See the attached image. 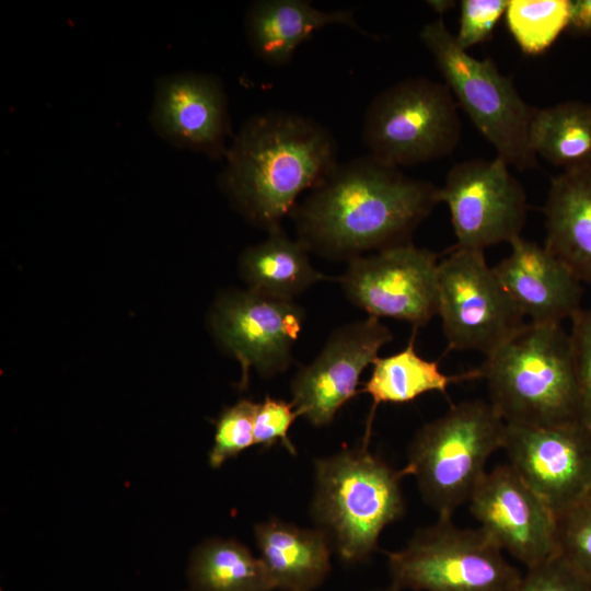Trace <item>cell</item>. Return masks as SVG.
I'll return each instance as SVG.
<instances>
[{
	"label": "cell",
	"instance_id": "obj_5",
	"mask_svg": "<svg viewBox=\"0 0 591 591\" xmlns=\"http://www.w3.org/2000/svg\"><path fill=\"white\" fill-rule=\"evenodd\" d=\"M505 428L489 402H460L417 431L402 471L415 477L422 499L439 517H452L468 502L488 459L502 448Z\"/></svg>",
	"mask_w": 591,
	"mask_h": 591
},
{
	"label": "cell",
	"instance_id": "obj_2",
	"mask_svg": "<svg viewBox=\"0 0 591 591\" xmlns=\"http://www.w3.org/2000/svg\"><path fill=\"white\" fill-rule=\"evenodd\" d=\"M337 153L333 134L313 118L257 113L233 136L218 186L250 224L269 233L336 166Z\"/></svg>",
	"mask_w": 591,
	"mask_h": 591
},
{
	"label": "cell",
	"instance_id": "obj_33",
	"mask_svg": "<svg viewBox=\"0 0 591 591\" xmlns=\"http://www.w3.org/2000/svg\"><path fill=\"white\" fill-rule=\"evenodd\" d=\"M428 4L438 13L442 14L454 5L453 1H428Z\"/></svg>",
	"mask_w": 591,
	"mask_h": 591
},
{
	"label": "cell",
	"instance_id": "obj_6",
	"mask_svg": "<svg viewBox=\"0 0 591 591\" xmlns=\"http://www.w3.org/2000/svg\"><path fill=\"white\" fill-rule=\"evenodd\" d=\"M419 37L457 105L497 157L521 172L537 167L529 140L536 108L520 96L511 79L490 58L479 60L462 49L442 16L425 24Z\"/></svg>",
	"mask_w": 591,
	"mask_h": 591
},
{
	"label": "cell",
	"instance_id": "obj_19",
	"mask_svg": "<svg viewBox=\"0 0 591 591\" xmlns=\"http://www.w3.org/2000/svg\"><path fill=\"white\" fill-rule=\"evenodd\" d=\"M543 213L544 246L591 286V167L553 177Z\"/></svg>",
	"mask_w": 591,
	"mask_h": 591
},
{
	"label": "cell",
	"instance_id": "obj_30",
	"mask_svg": "<svg viewBox=\"0 0 591 591\" xmlns=\"http://www.w3.org/2000/svg\"><path fill=\"white\" fill-rule=\"evenodd\" d=\"M509 0H463L459 32L454 35L457 45L468 48L491 37V34L506 13Z\"/></svg>",
	"mask_w": 591,
	"mask_h": 591
},
{
	"label": "cell",
	"instance_id": "obj_8",
	"mask_svg": "<svg viewBox=\"0 0 591 591\" xmlns=\"http://www.w3.org/2000/svg\"><path fill=\"white\" fill-rule=\"evenodd\" d=\"M457 107L445 83L424 77L399 81L367 107L362 141L371 157L396 167L445 158L461 138Z\"/></svg>",
	"mask_w": 591,
	"mask_h": 591
},
{
	"label": "cell",
	"instance_id": "obj_9",
	"mask_svg": "<svg viewBox=\"0 0 591 591\" xmlns=\"http://www.w3.org/2000/svg\"><path fill=\"white\" fill-rule=\"evenodd\" d=\"M438 315L449 349L486 357L528 323L484 251L455 246L439 260Z\"/></svg>",
	"mask_w": 591,
	"mask_h": 591
},
{
	"label": "cell",
	"instance_id": "obj_25",
	"mask_svg": "<svg viewBox=\"0 0 591 591\" xmlns=\"http://www.w3.org/2000/svg\"><path fill=\"white\" fill-rule=\"evenodd\" d=\"M505 14L520 49L540 55L567 28L569 0H509Z\"/></svg>",
	"mask_w": 591,
	"mask_h": 591
},
{
	"label": "cell",
	"instance_id": "obj_28",
	"mask_svg": "<svg viewBox=\"0 0 591 591\" xmlns=\"http://www.w3.org/2000/svg\"><path fill=\"white\" fill-rule=\"evenodd\" d=\"M513 591H591V577L557 552L526 568Z\"/></svg>",
	"mask_w": 591,
	"mask_h": 591
},
{
	"label": "cell",
	"instance_id": "obj_24",
	"mask_svg": "<svg viewBox=\"0 0 591 591\" xmlns=\"http://www.w3.org/2000/svg\"><path fill=\"white\" fill-rule=\"evenodd\" d=\"M188 579L192 591H274L268 571L243 544L211 538L193 553Z\"/></svg>",
	"mask_w": 591,
	"mask_h": 591
},
{
	"label": "cell",
	"instance_id": "obj_11",
	"mask_svg": "<svg viewBox=\"0 0 591 591\" xmlns=\"http://www.w3.org/2000/svg\"><path fill=\"white\" fill-rule=\"evenodd\" d=\"M438 255L413 243L348 262L338 281L347 299L369 316L425 326L438 315Z\"/></svg>",
	"mask_w": 591,
	"mask_h": 591
},
{
	"label": "cell",
	"instance_id": "obj_34",
	"mask_svg": "<svg viewBox=\"0 0 591 591\" xmlns=\"http://www.w3.org/2000/svg\"><path fill=\"white\" fill-rule=\"evenodd\" d=\"M372 591H402L393 586H390L387 588H384V589H376V590H372Z\"/></svg>",
	"mask_w": 591,
	"mask_h": 591
},
{
	"label": "cell",
	"instance_id": "obj_29",
	"mask_svg": "<svg viewBox=\"0 0 591 591\" xmlns=\"http://www.w3.org/2000/svg\"><path fill=\"white\" fill-rule=\"evenodd\" d=\"M571 355L579 395V420L591 430V308L571 318Z\"/></svg>",
	"mask_w": 591,
	"mask_h": 591
},
{
	"label": "cell",
	"instance_id": "obj_26",
	"mask_svg": "<svg viewBox=\"0 0 591 591\" xmlns=\"http://www.w3.org/2000/svg\"><path fill=\"white\" fill-rule=\"evenodd\" d=\"M258 403L240 399L225 407L216 420L213 445L209 451V465L220 467L227 460L235 457L255 444L254 422Z\"/></svg>",
	"mask_w": 591,
	"mask_h": 591
},
{
	"label": "cell",
	"instance_id": "obj_3",
	"mask_svg": "<svg viewBox=\"0 0 591 591\" xmlns=\"http://www.w3.org/2000/svg\"><path fill=\"white\" fill-rule=\"evenodd\" d=\"M478 369L489 403L506 424L580 421L570 338L561 325L528 322Z\"/></svg>",
	"mask_w": 591,
	"mask_h": 591
},
{
	"label": "cell",
	"instance_id": "obj_22",
	"mask_svg": "<svg viewBox=\"0 0 591 591\" xmlns=\"http://www.w3.org/2000/svg\"><path fill=\"white\" fill-rule=\"evenodd\" d=\"M529 140L536 157L564 172L591 167V103L573 100L536 108Z\"/></svg>",
	"mask_w": 591,
	"mask_h": 591
},
{
	"label": "cell",
	"instance_id": "obj_27",
	"mask_svg": "<svg viewBox=\"0 0 591 591\" xmlns=\"http://www.w3.org/2000/svg\"><path fill=\"white\" fill-rule=\"evenodd\" d=\"M558 552L591 577V494L556 514Z\"/></svg>",
	"mask_w": 591,
	"mask_h": 591
},
{
	"label": "cell",
	"instance_id": "obj_18",
	"mask_svg": "<svg viewBox=\"0 0 591 591\" xmlns=\"http://www.w3.org/2000/svg\"><path fill=\"white\" fill-rule=\"evenodd\" d=\"M329 25L349 26L370 36L349 9L323 11L305 0H257L245 12L244 33L253 54L273 66L287 65L313 33Z\"/></svg>",
	"mask_w": 591,
	"mask_h": 591
},
{
	"label": "cell",
	"instance_id": "obj_12",
	"mask_svg": "<svg viewBox=\"0 0 591 591\" xmlns=\"http://www.w3.org/2000/svg\"><path fill=\"white\" fill-rule=\"evenodd\" d=\"M304 320L303 308L291 300L250 289L218 296L210 312V326L221 347L240 363V390L247 387L251 369L270 378L290 366Z\"/></svg>",
	"mask_w": 591,
	"mask_h": 591
},
{
	"label": "cell",
	"instance_id": "obj_16",
	"mask_svg": "<svg viewBox=\"0 0 591 591\" xmlns=\"http://www.w3.org/2000/svg\"><path fill=\"white\" fill-rule=\"evenodd\" d=\"M149 121L173 147L213 160L225 158L232 135L229 103L215 74L187 71L158 77Z\"/></svg>",
	"mask_w": 591,
	"mask_h": 591
},
{
	"label": "cell",
	"instance_id": "obj_1",
	"mask_svg": "<svg viewBox=\"0 0 591 591\" xmlns=\"http://www.w3.org/2000/svg\"><path fill=\"white\" fill-rule=\"evenodd\" d=\"M438 189L367 154L337 163L290 215L310 252L349 262L410 242L440 204Z\"/></svg>",
	"mask_w": 591,
	"mask_h": 591
},
{
	"label": "cell",
	"instance_id": "obj_13",
	"mask_svg": "<svg viewBox=\"0 0 591 591\" xmlns=\"http://www.w3.org/2000/svg\"><path fill=\"white\" fill-rule=\"evenodd\" d=\"M501 449L508 464L555 515L591 494V430L580 421L506 424Z\"/></svg>",
	"mask_w": 591,
	"mask_h": 591
},
{
	"label": "cell",
	"instance_id": "obj_15",
	"mask_svg": "<svg viewBox=\"0 0 591 591\" xmlns=\"http://www.w3.org/2000/svg\"><path fill=\"white\" fill-rule=\"evenodd\" d=\"M468 505L479 528L526 568L558 552L555 513L509 464L486 472Z\"/></svg>",
	"mask_w": 591,
	"mask_h": 591
},
{
	"label": "cell",
	"instance_id": "obj_4",
	"mask_svg": "<svg viewBox=\"0 0 591 591\" xmlns=\"http://www.w3.org/2000/svg\"><path fill=\"white\" fill-rule=\"evenodd\" d=\"M311 514L346 565L364 563L385 526L404 515L403 471L370 453L367 443L317 459Z\"/></svg>",
	"mask_w": 591,
	"mask_h": 591
},
{
	"label": "cell",
	"instance_id": "obj_21",
	"mask_svg": "<svg viewBox=\"0 0 591 591\" xmlns=\"http://www.w3.org/2000/svg\"><path fill=\"white\" fill-rule=\"evenodd\" d=\"M309 252L301 241L290 239L279 228L242 252L240 273L250 290L294 301L312 285L327 279L312 266Z\"/></svg>",
	"mask_w": 591,
	"mask_h": 591
},
{
	"label": "cell",
	"instance_id": "obj_32",
	"mask_svg": "<svg viewBox=\"0 0 591 591\" xmlns=\"http://www.w3.org/2000/svg\"><path fill=\"white\" fill-rule=\"evenodd\" d=\"M566 30L573 35H591V0H569Z\"/></svg>",
	"mask_w": 591,
	"mask_h": 591
},
{
	"label": "cell",
	"instance_id": "obj_23",
	"mask_svg": "<svg viewBox=\"0 0 591 591\" xmlns=\"http://www.w3.org/2000/svg\"><path fill=\"white\" fill-rule=\"evenodd\" d=\"M414 334L406 348L387 357H378L362 392L373 401L372 413L381 403L403 404L429 392L447 393L456 382L482 378L479 369L461 374L443 373L438 361L421 358L414 347Z\"/></svg>",
	"mask_w": 591,
	"mask_h": 591
},
{
	"label": "cell",
	"instance_id": "obj_7",
	"mask_svg": "<svg viewBox=\"0 0 591 591\" xmlns=\"http://www.w3.org/2000/svg\"><path fill=\"white\" fill-rule=\"evenodd\" d=\"M387 563L402 591H513L522 577L482 528H459L452 517L417 530Z\"/></svg>",
	"mask_w": 591,
	"mask_h": 591
},
{
	"label": "cell",
	"instance_id": "obj_17",
	"mask_svg": "<svg viewBox=\"0 0 591 591\" xmlns=\"http://www.w3.org/2000/svg\"><path fill=\"white\" fill-rule=\"evenodd\" d=\"M494 269L533 324H559L581 310L582 282L545 246L519 236Z\"/></svg>",
	"mask_w": 591,
	"mask_h": 591
},
{
	"label": "cell",
	"instance_id": "obj_10",
	"mask_svg": "<svg viewBox=\"0 0 591 591\" xmlns=\"http://www.w3.org/2000/svg\"><path fill=\"white\" fill-rule=\"evenodd\" d=\"M500 158L454 164L438 189L445 202L457 248L484 251L521 236L528 213L526 194Z\"/></svg>",
	"mask_w": 591,
	"mask_h": 591
},
{
	"label": "cell",
	"instance_id": "obj_20",
	"mask_svg": "<svg viewBox=\"0 0 591 591\" xmlns=\"http://www.w3.org/2000/svg\"><path fill=\"white\" fill-rule=\"evenodd\" d=\"M254 534L275 590L314 591L327 578L332 548L316 528L271 518L256 524Z\"/></svg>",
	"mask_w": 591,
	"mask_h": 591
},
{
	"label": "cell",
	"instance_id": "obj_31",
	"mask_svg": "<svg viewBox=\"0 0 591 591\" xmlns=\"http://www.w3.org/2000/svg\"><path fill=\"white\" fill-rule=\"evenodd\" d=\"M299 417L292 403L266 396L258 403L255 422V444L269 449L278 441L291 455H297L296 447L289 439L288 431L296 418Z\"/></svg>",
	"mask_w": 591,
	"mask_h": 591
},
{
	"label": "cell",
	"instance_id": "obj_14",
	"mask_svg": "<svg viewBox=\"0 0 591 591\" xmlns=\"http://www.w3.org/2000/svg\"><path fill=\"white\" fill-rule=\"evenodd\" d=\"M392 339L390 329L373 316L335 329L317 357L292 380L291 403L298 416L315 427L329 425L358 393L363 370Z\"/></svg>",
	"mask_w": 591,
	"mask_h": 591
}]
</instances>
